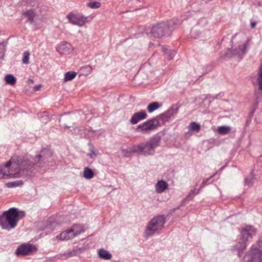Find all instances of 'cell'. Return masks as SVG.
Segmentation results:
<instances>
[{"label": "cell", "mask_w": 262, "mask_h": 262, "mask_svg": "<svg viewBox=\"0 0 262 262\" xmlns=\"http://www.w3.org/2000/svg\"><path fill=\"white\" fill-rule=\"evenodd\" d=\"M25 215V213L23 211L17 208H10L0 216V226L4 229H11L16 226L18 221Z\"/></svg>", "instance_id": "obj_1"}, {"label": "cell", "mask_w": 262, "mask_h": 262, "mask_svg": "<svg viewBox=\"0 0 262 262\" xmlns=\"http://www.w3.org/2000/svg\"><path fill=\"white\" fill-rule=\"evenodd\" d=\"M160 140L159 137H154L148 142L142 143L126 149L125 153L129 156L135 154H151L159 144Z\"/></svg>", "instance_id": "obj_2"}, {"label": "cell", "mask_w": 262, "mask_h": 262, "mask_svg": "<svg viewBox=\"0 0 262 262\" xmlns=\"http://www.w3.org/2000/svg\"><path fill=\"white\" fill-rule=\"evenodd\" d=\"M256 232V229L252 226H246L242 229L240 240L236 245V250L239 256L243 253L249 241L255 236Z\"/></svg>", "instance_id": "obj_3"}, {"label": "cell", "mask_w": 262, "mask_h": 262, "mask_svg": "<svg viewBox=\"0 0 262 262\" xmlns=\"http://www.w3.org/2000/svg\"><path fill=\"white\" fill-rule=\"evenodd\" d=\"M86 229V227L84 225L75 224L70 228L62 231L57 238L59 240L64 241L70 240L84 233Z\"/></svg>", "instance_id": "obj_4"}, {"label": "cell", "mask_w": 262, "mask_h": 262, "mask_svg": "<svg viewBox=\"0 0 262 262\" xmlns=\"http://www.w3.org/2000/svg\"><path fill=\"white\" fill-rule=\"evenodd\" d=\"M165 218L163 215H158L155 217L148 222L144 232L146 238L152 236L155 232L160 230L164 226Z\"/></svg>", "instance_id": "obj_5"}, {"label": "cell", "mask_w": 262, "mask_h": 262, "mask_svg": "<svg viewBox=\"0 0 262 262\" xmlns=\"http://www.w3.org/2000/svg\"><path fill=\"white\" fill-rule=\"evenodd\" d=\"M170 30V25L168 22H162L153 26L151 32L153 36L159 38L167 34Z\"/></svg>", "instance_id": "obj_6"}, {"label": "cell", "mask_w": 262, "mask_h": 262, "mask_svg": "<svg viewBox=\"0 0 262 262\" xmlns=\"http://www.w3.org/2000/svg\"><path fill=\"white\" fill-rule=\"evenodd\" d=\"M244 262H262L261 242L252 247L245 256Z\"/></svg>", "instance_id": "obj_7"}, {"label": "cell", "mask_w": 262, "mask_h": 262, "mask_svg": "<svg viewBox=\"0 0 262 262\" xmlns=\"http://www.w3.org/2000/svg\"><path fill=\"white\" fill-rule=\"evenodd\" d=\"M67 18L70 23L77 26H84L88 21V18L81 12L73 11L67 15Z\"/></svg>", "instance_id": "obj_8"}, {"label": "cell", "mask_w": 262, "mask_h": 262, "mask_svg": "<svg viewBox=\"0 0 262 262\" xmlns=\"http://www.w3.org/2000/svg\"><path fill=\"white\" fill-rule=\"evenodd\" d=\"M160 125V118H153L140 124L137 128V130L140 132L148 131L157 128Z\"/></svg>", "instance_id": "obj_9"}, {"label": "cell", "mask_w": 262, "mask_h": 262, "mask_svg": "<svg viewBox=\"0 0 262 262\" xmlns=\"http://www.w3.org/2000/svg\"><path fill=\"white\" fill-rule=\"evenodd\" d=\"M38 248L34 245L25 243L18 246L16 251V254L18 256H26L33 254L36 252Z\"/></svg>", "instance_id": "obj_10"}, {"label": "cell", "mask_w": 262, "mask_h": 262, "mask_svg": "<svg viewBox=\"0 0 262 262\" xmlns=\"http://www.w3.org/2000/svg\"><path fill=\"white\" fill-rule=\"evenodd\" d=\"M56 49L57 51L61 54H70L72 53L74 51V47L69 43L63 41L60 43L56 46Z\"/></svg>", "instance_id": "obj_11"}, {"label": "cell", "mask_w": 262, "mask_h": 262, "mask_svg": "<svg viewBox=\"0 0 262 262\" xmlns=\"http://www.w3.org/2000/svg\"><path fill=\"white\" fill-rule=\"evenodd\" d=\"M147 117V114L146 113L143 111H141L140 112L136 113L133 115V116L131 119V122L133 124H137L138 122L140 121L141 120H143L144 119H146Z\"/></svg>", "instance_id": "obj_12"}, {"label": "cell", "mask_w": 262, "mask_h": 262, "mask_svg": "<svg viewBox=\"0 0 262 262\" xmlns=\"http://www.w3.org/2000/svg\"><path fill=\"white\" fill-rule=\"evenodd\" d=\"M156 190L158 193H161L168 188V184L163 180H160L156 185Z\"/></svg>", "instance_id": "obj_13"}, {"label": "cell", "mask_w": 262, "mask_h": 262, "mask_svg": "<svg viewBox=\"0 0 262 262\" xmlns=\"http://www.w3.org/2000/svg\"><path fill=\"white\" fill-rule=\"evenodd\" d=\"M98 254L100 258L106 260H111L112 258V254L110 253V252L104 249H100L98 250Z\"/></svg>", "instance_id": "obj_14"}, {"label": "cell", "mask_w": 262, "mask_h": 262, "mask_svg": "<svg viewBox=\"0 0 262 262\" xmlns=\"http://www.w3.org/2000/svg\"><path fill=\"white\" fill-rule=\"evenodd\" d=\"M92 68L91 66L87 65V66H84L80 68V70H78V74L80 75H84V76H87L92 72Z\"/></svg>", "instance_id": "obj_15"}, {"label": "cell", "mask_w": 262, "mask_h": 262, "mask_svg": "<svg viewBox=\"0 0 262 262\" xmlns=\"http://www.w3.org/2000/svg\"><path fill=\"white\" fill-rule=\"evenodd\" d=\"M77 73L75 71H69L65 74L64 82H67L73 80L77 76Z\"/></svg>", "instance_id": "obj_16"}, {"label": "cell", "mask_w": 262, "mask_h": 262, "mask_svg": "<svg viewBox=\"0 0 262 262\" xmlns=\"http://www.w3.org/2000/svg\"><path fill=\"white\" fill-rule=\"evenodd\" d=\"M84 176L86 179H91L94 177V173L91 169L87 168L84 169Z\"/></svg>", "instance_id": "obj_17"}, {"label": "cell", "mask_w": 262, "mask_h": 262, "mask_svg": "<svg viewBox=\"0 0 262 262\" xmlns=\"http://www.w3.org/2000/svg\"><path fill=\"white\" fill-rule=\"evenodd\" d=\"M24 183L22 181H13V182H9L6 184V186L9 188H14L16 187H18V186H22V185H23Z\"/></svg>", "instance_id": "obj_18"}, {"label": "cell", "mask_w": 262, "mask_h": 262, "mask_svg": "<svg viewBox=\"0 0 262 262\" xmlns=\"http://www.w3.org/2000/svg\"><path fill=\"white\" fill-rule=\"evenodd\" d=\"M160 107V104L157 102L151 103L148 107V110L150 113H152L155 110H157Z\"/></svg>", "instance_id": "obj_19"}, {"label": "cell", "mask_w": 262, "mask_h": 262, "mask_svg": "<svg viewBox=\"0 0 262 262\" xmlns=\"http://www.w3.org/2000/svg\"><path fill=\"white\" fill-rule=\"evenodd\" d=\"M5 80H6V82L8 84L11 85H14L16 83V78L12 75H7L5 76Z\"/></svg>", "instance_id": "obj_20"}, {"label": "cell", "mask_w": 262, "mask_h": 262, "mask_svg": "<svg viewBox=\"0 0 262 262\" xmlns=\"http://www.w3.org/2000/svg\"><path fill=\"white\" fill-rule=\"evenodd\" d=\"M190 129L192 132H198L200 130V126L196 122H192L190 126Z\"/></svg>", "instance_id": "obj_21"}, {"label": "cell", "mask_w": 262, "mask_h": 262, "mask_svg": "<svg viewBox=\"0 0 262 262\" xmlns=\"http://www.w3.org/2000/svg\"><path fill=\"white\" fill-rule=\"evenodd\" d=\"M87 5L92 9H97L100 7L101 4L98 2H90L87 3Z\"/></svg>", "instance_id": "obj_22"}, {"label": "cell", "mask_w": 262, "mask_h": 262, "mask_svg": "<svg viewBox=\"0 0 262 262\" xmlns=\"http://www.w3.org/2000/svg\"><path fill=\"white\" fill-rule=\"evenodd\" d=\"M230 131V128L227 126H222L218 129V132L221 134H226Z\"/></svg>", "instance_id": "obj_23"}, {"label": "cell", "mask_w": 262, "mask_h": 262, "mask_svg": "<svg viewBox=\"0 0 262 262\" xmlns=\"http://www.w3.org/2000/svg\"><path fill=\"white\" fill-rule=\"evenodd\" d=\"M29 60V53L28 52H26L24 53L23 61L25 64H28Z\"/></svg>", "instance_id": "obj_24"}, {"label": "cell", "mask_w": 262, "mask_h": 262, "mask_svg": "<svg viewBox=\"0 0 262 262\" xmlns=\"http://www.w3.org/2000/svg\"><path fill=\"white\" fill-rule=\"evenodd\" d=\"M40 88H41V86H36L35 87V90H38L40 89Z\"/></svg>", "instance_id": "obj_25"}, {"label": "cell", "mask_w": 262, "mask_h": 262, "mask_svg": "<svg viewBox=\"0 0 262 262\" xmlns=\"http://www.w3.org/2000/svg\"></svg>", "instance_id": "obj_26"}]
</instances>
